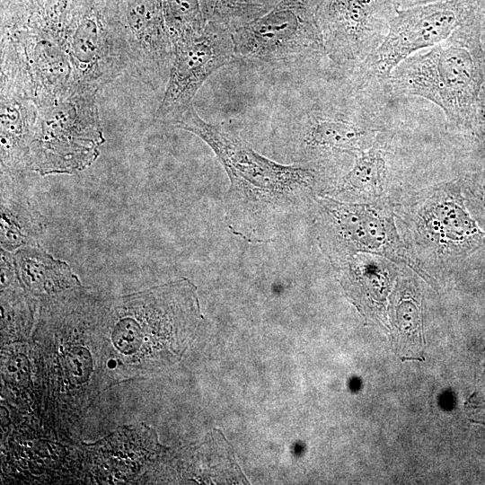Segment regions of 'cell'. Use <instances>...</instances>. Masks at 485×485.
<instances>
[{"instance_id": "cell-1", "label": "cell", "mask_w": 485, "mask_h": 485, "mask_svg": "<svg viewBox=\"0 0 485 485\" xmlns=\"http://www.w3.org/2000/svg\"><path fill=\"white\" fill-rule=\"evenodd\" d=\"M171 126L202 139L224 167L230 185L225 197L228 229L250 242L272 241L339 178V162L282 164L254 151L226 128L205 121L190 106Z\"/></svg>"}, {"instance_id": "cell-2", "label": "cell", "mask_w": 485, "mask_h": 485, "mask_svg": "<svg viewBox=\"0 0 485 485\" xmlns=\"http://www.w3.org/2000/svg\"><path fill=\"white\" fill-rule=\"evenodd\" d=\"M485 16L456 29L425 52H416L390 73L384 88L392 96H419L444 112L447 127L471 136L477 127L478 105L485 81L481 30Z\"/></svg>"}, {"instance_id": "cell-3", "label": "cell", "mask_w": 485, "mask_h": 485, "mask_svg": "<svg viewBox=\"0 0 485 485\" xmlns=\"http://www.w3.org/2000/svg\"><path fill=\"white\" fill-rule=\"evenodd\" d=\"M203 316L197 287L187 278L117 299L105 307L102 327L123 356L174 362Z\"/></svg>"}, {"instance_id": "cell-4", "label": "cell", "mask_w": 485, "mask_h": 485, "mask_svg": "<svg viewBox=\"0 0 485 485\" xmlns=\"http://www.w3.org/2000/svg\"><path fill=\"white\" fill-rule=\"evenodd\" d=\"M467 205L456 179L417 193L400 209L401 238L419 276L456 266L485 247V230Z\"/></svg>"}, {"instance_id": "cell-5", "label": "cell", "mask_w": 485, "mask_h": 485, "mask_svg": "<svg viewBox=\"0 0 485 485\" xmlns=\"http://www.w3.org/2000/svg\"><path fill=\"white\" fill-rule=\"evenodd\" d=\"M395 207L384 198L367 203L317 196L311 212L316 240L333 268L360 252L386 257L414 270L395 222Z\"/></svg>"}, {"instance_id": "cell-6", "label": "cell", "mask_w": 485, "mask_h": 485, "mask_svg": "<svg viewBox=\"0 0 485 485\" xmlns=\"http://www.w3.org/2000/svg\"><path fill=\"white\" fill-rule=\"evenodd\" d=\"M96 96L93 93H68L39 108L27 169L42 176L70 174L86 169L97 159L105 139Z\"/></svg>"}, {"instance_id": "cell-7", "label": "cell", "mask_w": 485, "mask_h": 485, "mask_svg": "<svg viewBox=\"0 0 485 485\" xmlns=\"http://www.w3.org/2000/svg\"><path fill=\"white\" fill-rule=\"evenodd\" d=\"M64 47L72 68L68 93H97L129 69L121 0H78Z\"/></svg>"}, {"instance_id": "cell-8", "label": "cell", "mask_w": 485, "mask_h": 485, "mask_svg": "<svg viewBox=\"0 0 485 485\" xmlns=\"http://www.w3.org/2000/svg\"><path fill=\"white\" fill-rule=\"evenodd\" d=\"M387 130L359 101L348 108L314 107L276 128L277 148L293 163L340 162L370 148Z\"/></svg>"}, {"instance_id": "cell-9", "label": "cell", "mask_w": 485, "mask_h": 485, "mask_svg": "<svg viewBox=\"0 0 485 485\" xmlns=\"http://www.w3.org/2000/svg\"><path fill=\"white\" fill-rule=\"evenodd\" d=\"M485 11L476 0H443L398 9L377 49L355 71L362 86L385 84L392 70L411 54L447 39Z\"/></svg>"}, {"instance_id": "cell-10", "label": "cell", "mask_w": 485, "mask_h": 485, "mask_svg": "<svg viewBox=\"0 0 485 485\" xmlns=\"http://www.w3.org/2000/svg\"><path fill=\"white\" fill-rule=\"evenodd\" d=\"M238 60L288 66L326 56L315 13L304 0L283 3L231 30Z\"/></svg>"}, {"instance_id": "cell-11", "label": "cell", "mask_w": 485, "mask_h": 485, "mask_svg": "<svg viewBox=\"0 0 485 485\" xmlns=\"http://www.w3.org/2000/svg\"><path fill=\"white\" fill-rule=\"evenodd\" d=\"M398 9L397 0H321L315 18L326 56L355 71L380 46Z\"/></svg>"}, {"instance_id": "cell-12", "label": "cell", "mask_w": 485, "mask_h": 485, "mask_svg": "<svg viewBox=\"0 0 485 485\" xmlns=\"http://www.w3.org/2000/svg\"><path fill=\"white\" fill-rule=\"evenodd\" d=\"M174 57L154 119L171 125L190 106L205 81L237 59L231 30L207 22L201 33L173 44Z\"/></svg>"}, {"instance_id": "cell-13", "label": "cell", "mask_w": 485, "mask_h": 485, "mask_svg": "<svg viewBox=\"0 0 485 485\" xmlns=\"http://www.w3.org/2000/svg\"><path fill=\"white\" fill-rule=\"evenodd\" d=\"M129 69L154 91L164 90L174 57L162 0H121Z\"/></svg>"}, {"instance_id": "cell-14", "label": "cell", "mask_w": 485, "mask_h": 485, "mask_svg": "<svg viewBox=\"0 0 485 485\" xmlns=\"http://www.w3.org/2000/svg\"><path fill=\"white\" fill-rule=\"evenodd\" d=\"M0 30L1 36L11 39L22 57L39 108L67 95L72 68L61 41L26 22Z\"/></svg>"}, {"instance_id": "cell-15", "label": "cell", "mask_w": 485, "mask_h": 485, "mask_svg": "<svg viewBox=\"0 0 485 485\" xmlns=\"http://www.w3.org/2000/svg\"><path fill=\"white\" fill-rule=\"evenodd\" d=\"M398 265L386 257L360 252L335 268L345 294L366 320L386 322L387 298Z\"/></svg>"}, {"instance_id": "cell-16", "label": "cell", "mask_w": 485, "mask_h": 485, "mask_svg": "<svg viewBox=\"0 0 485 485\" xmlns=\"http://www.w3.org/2000/svg\"><path fill=\"white\" fill-rule=\"evenodd\" d=\"M0 97L1 170L27 169L39 107L31 93L18 85L0 84Z\"/></svg>"}, {"instance_id": "cell-17", "label": "cell", "mask_w": 485, "mask_h": 485, "mask_svg": "<svg viewBox=\"0 0 485 485\" xmlns=\"http://www.w3.org/2000/svg\"><path fill=\"white\" fill-rule=\"evenodd\" d=\"M386 142L387 133L370 148L357 154L351 169L339 178L333 189L325 196L356 203L374 202L385 198Z\"/></svg>"}, {"instance_id": "cell-18", "label": "cell", "mask_w": 485, "mask_h": 485, "mask_svg": "<svg viewBox=\"0 0 485 485\" xmlns=\"http://www.w3.org/2000/svg\"><path fill=\"white\" fill-rule=\"evenodd\" d=\"M13 257L17 279L31 295L58 293L78 285L66 262L54 259L37 244L16 250Z\"/></svg>"}, {"instance_id": "cell-19", "label": "cell", "mask_w": 485, "mask_h": 485, "mask_svg": "<svg viewBox=\"0 0 485 485\" xmlns=\"http://www.w3.org/2000/svg\"><path fill=\"white\" fill-rule=\"evenodd\" d=\"M1 184V248L13 251L36 244L42 230L39 213L3 176Z\"/></svg>"}, {"instance_id": "cell-20", "label": "cell", "mask_w": 485, "mask_h": 485, "mask_svg": "<svg viewBox=\"0 0 485 485\" xmlns=\"http://www.w3.org/2000/svg\"><path fill=\"white\" fill-rule=\"evenodd\" d=\"M78 0H28L26 22L53 36L64 45Z\"/></svg>"}, {"instance_id": "cell-21", "label": "cell", "mask_w": 485, "mask_h": 485, "mask_svg": "<svg viewBox=\"0 0 485 485\" xmlns=\"http://www.w3.org/2000/svg\"><path fill=\"white\" fill-rule=\"evenodd\" d=\"M162 6L172 44L197 36L205 29L200 0H162Z\"/></svg>"}, {"instance_id": "cell-22", "label": "cell", "mask_w": 485, "mask_h": 485, "mask_svg": "<svg viewBox=\"0 0 485 485\" xmlns=\"http://www.w3.org/2000/svg\"><path fill=\"white\" fill-rule=\"evenodd\" d=\"M464 198L485 226V168L459 178Z\"/></svg>"}, {"instance_id": "cell-23", "label": "cell", "mask_w": 485, "mask_h": 485, "mask_svg": "<svg viewBox=\"0 0 485 485\" xmlns=\"http://www.w3.org/2000/svg\"><path fill=\"white\" fill-rule=\"evenodd\" d=\"M28 0H0L1 22L22 19L27 15Z\"/></svg>"}, {"instance_id": "cell-24", "label": "cell", "mask_w": 485, "mask_h": 485, "mask_svg": "<svg viewBox=\"0 0 485 485\" xmlns=\"http://www.w3.org/2000/svg\"><path fill=\"white\" fill-rule=\"evenodd\" d=\"M470 137L477 154L485 159V128H477Z\"/></svg>"}, {"instance_id": "cell-25", "label": "cell", "mask_w": 485, "mask_h": 485, "mask_svg": "<svg viewBox=\"0 0 485 485\" xmlns=\"http://www.w3.org/2000/svg\"><path fill=\"white\" fill-rule=\"evenodd\" d=\"M477 128H485V81L481 87V91L480 98H479L478 122H477V127L475 130Z\"/></svg>"}, {"instance_id": "cell-26", "label": "cell", "mask_w": 485, "mask_h": 485, "mask_svg": "<svg viewBox=\"0 0 485 485\" xmlns=\"http://www.w3.org/2000/svg\"><path fill=\"white\" fill-rule=\"evenodd\" d=\"M443 0H397L399 9L408 8L411 6L426 4L429 3L438 2Z\"/></svg>"}]
</instances>
